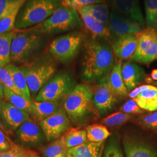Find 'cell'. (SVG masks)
Masks as SVG:
<instances>
[{
	"label": "cell",
	"instance_id": "22",
	"mask_svg": "<svg viewBox=\"0 0 157 157\" xmlns=\"http://www.w3.org/2000/svg\"><path fill=\"white\" fill-rule=\"evenodd\" d=\"M124 150L127 157H157V152L154 149L137 141H125Z\"/></svg>",
	"mask_w": 157,
	"mask_h": 157
},
{
	"label": "cell",
	"instance_id": "39",
	"mask_svg": "<svg viewBox=\"0 0 157 157\" xmlns=\"http://www.w3.org/2000/svg\"><path fill=\"white\" fill-rule=\"evenodd\" d=\"M141 122L143 125L149 128H157V111L142 118Z\"/></svg>",
	"mask_w": 157,
	"mask_h": 157
},
{
	"label": "cell",
	"instance_id": "1",
	"mask_svg": "<svg viewBox=\"0 0 157 157\" xmlns=\"http://www.w3.org/2000/svg\"><path fill=\"white\" fill-rule=\"evenodd\" d=\"M114 63L110 45L103 39L92 36L85 44L82 77L87 82L98 80L111 72Z\"/></svg>",
	"mask_w": 157,
	"mask_h": 157
},
{
	"label": "cell",
	"instance_id": "20",
	"mask_svg": "<svg viewBox=\"0 0 157 157\" xmlns=\"http://www.w3.org/2000/svg\"><path fill=\"white\" fill-rule=\"evenodd\" d=\"M78 13L86 28L89 30L93 37H100L105 40L111 39V33L109 28L104 27L102 24L84 11L80 10L78 11Z\"/></svg>",
	"mask_w": 157,
	"mask_h": 157
},
{
	"label": "cell",
	"instance_id": "18",
	"mask_svg": "<svg viewBox=\"0 0 157 157\" xmlns=\"http://www.w3.org/2000/svg\"><path fill=\"white\" fill-rule=\"evenodd\" d=\"M122 62L120 60H116L111 72L104 77L107 84L115 95L126 96L128 94V91L122 78Z\"/></svg>",
	"mask_w": 157,
	"mask_h": 157
},
{
	"label": "cell",
	"instance_id": "44",
	"mask_svg": "<svg viewBox=\"0 0 157 157\" xmlns=\"http://www.w3.org/2000/svg\"><path fill=\"white\" fill-rule=\"evenodd\" d=\"M151 76L154 80H157V69H154L152 71Z\"/></svg>",
	"mask_w": 157,
	"mask_h": 157
},
{
	"label": "cell",
	"instance_id": "25",
	"mask_svg": "<svg viewBox=\"0 0 157 157\" xmlns=\"http://www.w3.org/2000/svg\"><path fill=\"white\" fill-rule=\"evenodd\" d=\"M27 0H18L0 20V33L11 32L15 28V24L19 12Z\"/></svg>",
	"mask_w": 157,
	"mask_h": 157
},
{
	"label": "cell",
	"instance_id": "8",
	"mask_svg": "<svg viewBox=\"0 0 157 157\" xmlns=\"http://www.w3.org/2000/svg\"><path fill=\"white\" fill-rule=\"evenodd\" d=\"M71 75L62 72L53 75L35 97L36 101H59L65 98L75 88Z\"/></svg>",
	"mask_w": 157,
	"mask_h": 157
},
{
	"label": "cell",
	"instance_id": "21",
	"mask_svg": "<svg viewBox=\"0 0 157 157\" xmlns=\"http://www.w3.org/2000/svg\"><path fill=\"white\" fill-rule=\"evenodd\" d=\"M61 108L59 101L32 100L30 115L40 122L54 114Z\"/></svg>",
	"mask_w": 157,
	"mask_h": 157
},
{
	"label": "cell",
	"instance_id": "19",
	"mask_svg": "<svg viewBox=\"0 0 157 157\" xmlns=\"http://www.w3.org/2000/svg\"><path fill=\"white\" fill-rule=\"evenodd\" d=\"M105 141L100 143L87 141L83 144L67 149V157H102Z\"/></svg>",
	"mask_w": 157,
	"mask_h": 157
},
{
	"label": "cell",
	"instance_id": "32",
	"mask_svg": "<svg viewBox=\"0 0 157 157\" xmlns=\"http://www.w3.org/2000/svg\"><path fill=\"white\" fill-rule=\"evenodd\" d=\"M146 24L148 28L157 30V0H144Z\"/></svg>",
	"mask_w": 157,
	"mask_h": 157
},
{
	"label": "cell",
	"instance_id": "6",
	"mask_svg": "<svg viewBox=\"0 0 157 157\" xmlns=\"http://www.w3.org/2000/svg\"><path fill=\"white\" fill-rule=\"evenodd\" d=\"M93 93L90 86L79 84L65 98L63 109L70 121L76 122L86 116L89 110Z\"/></svg>",
	"mask_w": 157,
	"mask_h": 157
},
{
	"label": "cell",
	"instance_id": "49",
	"mask_svg": "<svg viewBox=\"0 0 157 157\" xmlns=\"http://www.w3.org/2000/svg\"></svg>",
	"mask_w": 157,
	"mask_h": 157
},
{
	"label": "cell",
	"instance_id": "24",
	"mask_svg": "<svg viewBox=\"0 0 157 157\" xmlns=\"http://www.w3.org/2000/svg\"><path fill=\"white\" fill-rule=\"evenodd\" d=\"M137 104L143 110L154 111L157 109V88L153 86L142 91L135 98Z\"/></svg>",
	"mask_w": 157,
	"mask_h": 157
},
{
	"label": "cell",
	"instance_id": "35",
	"mask_svg": "<svg viewBox=\"0 0 157 157\" xmlns=\"http://www.w3.org/2000/svg\"><path fill=\"white\" fill-rule=\"evenodd\" d=\"M0 81L3 86H6V87L11 90L13 93L23 96L15 87L11 74L6 67H0Z\"/></svg>",
	"mask_w": 157,
	"mask_h": 157
},
{
	"label": "cell",
	"instance_id": "36",
	"mask_svg": "<svg viewBox=\"0 0 157 157\" xmlns=\"http://www.w3.org/2000/svg\"><path fill=\"white\" fill-rule=\"evenodd\" d=\"M11 151L17 157H40L38 154L28 148L18 146L10 141Z\"/></svg>",
	"mask_w": 157,
	"mask_h": 157
},
{
	"label": "cell",
	"instance_id": "31",
	"mask_svg": "<svg viewBox=\"0 0 157 157\" xmlns=\"http://www.w3.org/2000/svg\"><path fill=\"white\" fill-rule=\"evenodd\" d=\"M63 136L67 149L80 146L87 141V132L83 129L72 130Z\"/></svg>",
	"mask_w": 157,
	"mask_h": 157
},
{
	"label": "cell",
	"instance_id": "33",
	"mask_svg": "<svg viewBox=\"0 0 157 157\" xmlns=\"http://www.w3.org/2000/svg\"><path fill=\"white\" fill-rule=\"evenodd\" d=\"M132 117V114L124 112H116L104 118L101 122L108 126H115L125 123Z\"/></svg>",
	"mask_w": 157,
	"mask_h": 157
},
{
	"label": "cell",
	"instance_id": "10",
	"mask_svg": "<svg viewBox=\"0 0 157 157\" xmlns=\"http://www.w3.org/2000/svg\"><path fill=\"white\" fill-rule=\"evenodd\" d=\"M70 119L63 108H60L54 114L40 122L45 139L52 142L60 138L69 129Z\"/></svg>",
	"mask_w": 157,
	"mask_h": 157
},
{
	"label": "cell",
	"instance_id": "43",
	"mask_svg": "<svg viewBox=\"0 0 157 157\" xmlns=\"http://www.w3.org/2000/svg\"><path fill=\"white\" fill-rule=\"evenodd\" d=\"M2 155H3V157H17L11 150L9 151L3 152Z\"/></svg>",
	"mask_w": 157,
	"mask_h": 157
},
{
	"label": "cell",
	"instance_id": "5",
	"mask_svg": "<svg viewBox=\"0 0 157 157\" xmlns=\"http://www.w3.org/2000/svg\"><path fill=\"white\" fill-rule=\"evenodd\" d=\"M19 68L26 78L32 97L36 96L56 70L55 63L46 56L35 58Z\"/></svg>",
	"mask_w": 157,
	"mask_h": 157
},
{
	"label": "cell",
	"instance_id": "2",
	"mask_svg": "<svg viewBox=\"0 0 157 157\" xmlns=\"http://www.w3.org/2000/svg\"><path fill=\"white\" fill-rule=\"evenodd\" d=\"M83 25L78 12L61 5L44 22L30 30L44 36L52 35L79 30Z\"/></svg>",
	"mask_w": 157,
	"mask_h": 157
},
{
	"label": "cell",
	"instance_id": "15",
	"mask_svg": "<svg viewBox=\"0 0 157 157\" xmlns=\"http://www.w3.org/2000/svg\"><path fill=\"white\" fill-rule=\"evenodd\" d=\"M138 43L137 34H125L117 37L113 41L112 50L115 55L121 60L133 57Z\"/></svg>",
	"mask_w": 157,
	"mask_h": 157
},
{
	"label": "cell",
	"instance_id": "45",
	"mask_svg": "<svg viewBox=\"0 0 157 157\" xmlns=\"http://www.w3.org/2000/svg\"><path fill=\"white\" fill-rule=\"evenodd\" d=\"M4 89H3V85L2 84L1 82L0 81V99L4 98Z\"/></svg>",
	"mask_w": 157,
	"mask_h": 157
},
{
	"label": "cell",
	"instance_id": "12",
	"mask_svg": "<svg viewBox=\"0 0 157 157\" xmlns=\"http://www.w3.org/2000/svg\"><path fill=\"white\" fill-rule=\"evenodd\" d=\"M0 118L6 129L15 132L26 121L29 113L18 109L6 100H0Z\"/></svg>",
	"mask_w": 157,
	"mask_h": 157
},
{
	"label": "cell",
	"instance_id": "3",
	"mask_svg": "<svg viewBox=\"0 0 157 157\" xmlns=\"http://www.w3.org/2000/svg\"><path fill=\"white\" fill-rule=\"evenodd\" d=\"M61 5L58 0H27L19 12L15 29H26L39 25Z\"/></svg>",
	"mask_w": 157,
	"mask_h": 157
},
{
	"label": "cell",
	"instance_id": "14",
	"mask_svg": "<svg viewBox=\"0 0 157 157\" xmlns=\"http://www.w3.org/2000/svg\"><path fill=\"white\" fill-rule=\"evenodd\" d=\"M115 96L105 77L101 78L93 97L94 105L101 115L105 114L113 108L117 101Z\"/></svg>",
	"mask_w": 157,
	"mask_h": 157
},
{
	"label": "cell",
	"instance_id": "13",
	"mask_svg": "<svg viewBox=\"0 0 157 157\" xmlns=\"http://www.w3.org/2000/svg\"><path fill=\"white\" fill-rule=\"evenodd\" d=\"M109 29L111 35L116 37L125 34H137L143 31L144 26L115 12L109 13Z\"/></svg>",
	"mask_w": 157,
	"mask_h": 157
},
{
	"label": "cell",
	"instance_id": "48",
	"mask_svg": "<svg viewBox=\"0 0 157 157\" xmlns=\"http://www.w3.org/2000/svg\"><path fill=\"white\" fill-rule=\"evenodd\" d=\"M58 1H60V2H62V1H63V0H58Z\"/></svg>",
	"mask_w": 157,
	"mask_h": 157
},
{
	"label": "cell",
	"instance_id": "47",
	"mask_svg": "<svg viewBox=\"0 0 157 157\" xmlns=\"http://www.w3.org/2000/svg\"><path fill=\"white\" fill-rule=\"evenodd\" d=\"M0 157H3V155H2V153H0Z\"/></svg>",
	"mask_w": 157,
	"mask_h": 157
},
{
	"label": "cell",
	"instance_id": "34",
	"mask_svg": "<svg viewBox=\"0 0 157 157\" xmlns=\"http://www.w3.org/2000/svg\"><path fill=\"white\" fill-rule=\"evenodd\" d=\"M104 2L105 0H63L61 4L68 8L78 12L87 6L101 4Z\"/></svg>",
	"mask_w": 157,
	"mask_h": 157
},
{
	"label": "cell",
	"instance_id": "41",
	"mask_svg": "<svg viewBox=\"0 0 157 157\" xmlns=\"http://www.w3.org/2000/svg\"><path fill=\"white\" fill-rule=\"evenodd\" d=\"M11 150L10 141L7 140L6 135L0 129V153L9 151Z\"/></svg>",
	"mask_w": 157,
	"mask_h": 157
},
{
	"label": "cell",
	"instance_id": "46",
	"mask_svg": "<svg viewBox=\"0 0 157 157\" xmlns=\"http://www.w3.org/2000/svg\"><path fill=\"white\" fill-rule=\"evenodd\" d=\"M0 129H1V130L2 132H6V128L4 127V124H2V121H1V118H0Z\"/></svg>",
	"mask_w": 157,
	"mask_h": 157
},
{
	"label": "cell",
	"instance_id": "27",
	"mask_svg": "<svg viewBox=\"0 0 157 157\" xmlns=\"http://www.w3.org/2000/svg\"><path fill=\"white\" fill-rule=\"evenodd\" d=\"M81 10L87 12L104 27L109 28V13L107 4L104 3L97 4L92 6H87Z\"/></svg>",
	"mask_w": 157,
	"mask_h": 157
},
{
	"label": "cell",
	"instance_id": "4",
	"mask_svg": "<svg viewBox=\"0 0 157 157\" xmlns=\"http://www.w3.org/2000/svg\"><path fill=\"white\" fill-rule=\"evenodd\" d=\"M45 43L44 35L29 30L16 33L12 41L11 59L23 65L33 59Z\"/></svg>",
	"mask_w": 157,
	"mask_h": 157
},
{
	"label": "cell",
	"instance_id": "40",
	"mask_svg": "<svg viewBox=\"0 0 157 157\" xmlns=\"http://www.w3.org/2000/svg\"><path fill=\"white\" fill-rule=\"evenodd\" d=\"M18 0H0V20Z\"/></svg>",
	"mask_w": 157,
	"mask_h": 157
},
{
	"label": "cell",
	"instance_id": "11",
	"mask_svg": "<svg viewBox=\"0 0 157 157\" xmlns=\"http://www.w3.org/2000/svg\"><path fill=\"white\" fill-rule=\"evenodd\" d=\"M15 133L22 146L26 148H35L42 146L45 140L41 128L30 119L22 124Z\"/></svg>",
	"mask_w": 157,
	"mask_h": 157
},
{
	"label": "cell",
	"instance_id": "30",
	"mask_svg": "<svg viewBox=\"0 0 157 157\" xmlns=\"http://www.w3.org/2000/svg\"><path fill=\"white\" fill-rule=\"evenodd\" d=\"M87 140L93 143L104 141L110 136L111 133L106 127L100 124H93L86 128Z\"/></svg>",
	"mask_w": 157,
	"mask_h": 157
},
{
	"label": "cell",
	"instance_id": "26",
	"mask_svg": "<svg viewBox=\"0 0 157 157\" xmlns=\"http://www.w3.org/2000/svg\"><path fill=\"white\" fill-rule=\"evenodd\" d=\"M15 34L13 31L0 33V67H5L11 61L12 41Z\"/></svg>",
	"mask_w": 157,
	"mask_h": 157
},
{
	"label": "cell",
	"instance_id": "37",
	"mask_svg": "<svg viewBox=\"0 0 157 157\" xmlns=\"http://www.w3.org/2000/svg\"><path fill=\"white\" fill-rule=\"evenodd\" d=\"M102 157H124V156L118 144L115 141H111L104 149Z\"/></svg>",
	"mask_w": 157,
	"mask_h": 157
},
{
	"label": "cell",
	"instance_id": "17",
	"mask_svg": "<svg viewBox=\"0 0 157 157\" xmlns=\"http://www.w3.org/2000/svg\"><path fill=\"white\" fill-rule=\"evenodd\" d=\"M122 75L125 86L129 91L140 83L145 76V72L136 63L126 62L122 65Z\"/></svg>",
	"mask_w": 157,
	"mask_h": 157
},
{
	"label": "cell",
	"instance_id": "23",
	"mask_svg": "<svg viewBox=\"0 0 157 157\" xmlns=\"http://www.w3.org/2000/svg\"><path fill=\"white\" fill-rule=\"evenodd\" d=\"M5 67L11 74L13 82L17 89L27 100L32 102V100L30 91L29 88L26 78L22 71L19 67L12 63L8 64Z\"/></svg>",
	"mask_w": 157,
	"mask_h": 157
},
{
	"label": "cell",
	"instance_id": "7",
	"mask_svg": "<svg viewBox=\"0 0 157 157\" xmlns=\"http://www.w3.org/2000/svg\"><path fill=\"white\" fill-rule=\"evenodd\" d=\"M84 37V32L73 31L54 40L48 50L57 61L63 63L71 61L77 55Z\"/></svg>",
	"mask_w": 157,
	"mask_h": 157
},
{
	"label": "cell",
	"instance_id": "38",
	"mask_svg": "<svg viewBox=\"0 0 157 157\" xmlns=\"http://www.w3.org/2000/svg\"><path fill=\"white\" fill-rule=\"evenodd\" d=\"M122 112L129 114H140L144 112V110L137 104L134 100H130L126 102L121 107Z\"/></svg>",
	"mask_w": 157,
	"mask_h": 157
},
{
	"label": "cell",
	"instance_id": "16",
	"mask_svg": "<svg viewBox=\"0 0 157 157\" xmlns=\"http://www.w3.org/2000/svg\"><path fill=\"white\" fill-rule=\"evenodd\" d=\"M111 8L113 11L145 25L139 0H111Z\"/></svg>",
	"mask_w": 157,
	"mask_h": 157
},
{
	"label": "cell",
	"instance_id": "28",
	"mask_svg": "<svg viewBox=\"0 0 157 157\" xmlns=\"http://www.w3.org/2000/svg\"><path fill=\"white\" fill-rule=\"evenodd\" d=\"M3 89L5 100L8 101L18 109L28 112L30 115L32 110V101H29L22 95H19L13 93L4 86H3Z\"/></svg>",
	"mask_w": 157,
	"mask_h": 157
},
{
	"label": "cell",
	"instance_id": "29",
	"mask_svg": "<svg viewBox=\"0 0 157 157\" xmlns=\"http://www.w3.org/2000/svg\"><path fill=\"white\" fill-rule=\"evenodd\" d=\"M67 150L64 136L52 141L50 144L43 147L41 150L45 157H67Z\"/></svg>",
	"mask_w": 157,
	"mask_h": 157
},
{
	"label": "cell",
	"instance_id": "42",
	"mask_svg": "<svg viewBox=\"0 0 157 157\" xmlns=\"http://www.w3.org/2000/svg\"><path fill=\"white\" fill-rule=\"evenodd\" d=\"M152 87L151 85H143L139 87L136 88L134 90H132L130 93H129V97L132 98H135L136 97H137L139 94H140L142 91L144 90L148 89Z\"/></svg>",
	"mask_w": 157,
	"mask_h": 157
},
{
	"label": "cell",
	"instance_id": "9",
	"mask_svg": "<svg viewBox=\"0 0 157 157\" xmlns=\"http://www.w3.org/2000/svg\"><path fill=\"white\" fill-rule=\"evenodd\" d=\"M138 43L132 60L149 64L157 59V33L152 29H144L137 34Z\"/></svg>",
	"mask_w": 157,
	"mask_h": 157
}]
</instances>
